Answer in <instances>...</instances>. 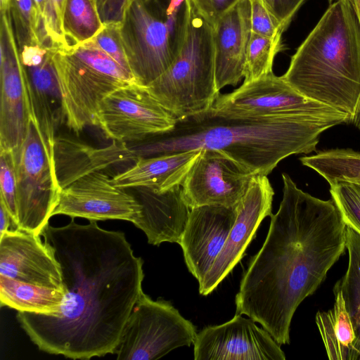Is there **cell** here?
Instances as JSON below:
<instances>
[{"mask_svg": "<svg viewBox=\"0 0 360 360\" xmlns=\"http://www.w3.org/2000/svg\"><path fill=\"white\" fill-rule=\"evenodd\" d=\"M41 236L60 265L65 299L54 315L18 311L20 327L51 354L89 359L114 354L143 292V259L123 232L103 229L97 221L48 224Z\"/></svg>", "mask_w": 360, "mask_h": 360, "instance_id": "6da1fadb", "label": "cell"}, {"mask_svg": "<svg viewBox=\"0 0 360 360\" xmlns=\"http://www.w3.org/2000/svg\"><path fill=\"white\" fill-rule=\"evenodd\" d=\"M283 198L266 240L236 295V314L262 325L280 345L290 343L292 316L346 249V224L333 198L299 188L282 174Z\"/></svg>", "mask_w": 360, "mask_h": 360, "instance_id": "7a4b0ae2", "label": "cell"}, {"mask_svg": "<svg viewBox=\"0 0 360 360\" xmlns=\"http://www.w3.org/2000/svg\"><path fill=\"white\" fill-rule=\"evenodd\" d=\"M347 122L346 113L250 118L218 115L210 109L176 120L172 129L131 148L137 158L216 150L252 174L267 176L285 158L314 151L325 130Z\"/></svg>", "mask_w": 360, "mask_h": 360, "instance_id": "3957f363", "label": "cell"}, {"mask_svg": "<svg viewBox=\"0 0 360 360\" xmlns=\"http://www.w3.org/2000/svg\"><path fill=\"white\" fill-rule=\"evenodd\" d=\"M281 77L302 95L352 120L360 97V22L352 0L328 6Z\"/></svg>", "mask_w": 360, "mask_h": 360, "instance_id": "277c9868", "label": "cell"}, {"mask_svg": "<svg viewBox=\"0 0 360 360\" xmlns=\"http://www.w3.org/2000/svg\"><path fill=\"white\" fill-rule=\"evenodd\" d=\"M190 0H133L120 24L129 69L147 86L174 63L186 40Z\"/></svg>", "mask_w": 360, "mask_h": 360, "instance_id": "5b68a950", "label": "cell"}, {"mask_svg": "<svg viewBox=\"0 0 360 360\" xmlns=\"http://www.w3.org/2000/svg\"><path fill=\"white\" fill-rule=\"evenodd\" d=\"M190 4L189 24L180 53L146 86L176 120L209 110L220 94L215 81L212 26Z\"/></svg>", "mask_w": 360, "mask_h": 360, "instance_id": "8992f818", "label": "cell"}, {"mask_svg": "<svg viewBox=\"0 0 360 360\" xmlns=\"http://www.w3.org/2000/svg\"><path fill=\"white\" fill-rule=\"evenodd\" d=\"M54 64L62 96V119L79 134L96 126L102 100L123 86L137 83L131 72L89 41L57 49Z\"/></svg>", "mask_w": 360, "mask_h": 360, "instance_id": "52a82bcc", "label": "cell"}, {"mask_svg": "<svg viewBox=\"0 0 360 360\" xmlns=\"http://www.w3.org/2000/svg\"><path fill=\"white\" fill-rule=\"evenodd\" d=\"M12 155L18 229L41 236L52 217L62 189L56 174L53 143L44 136L32 112L25 138Z\"/></svg>", "mask_w": 360, "mask_h": 360, "instance_id": "ba28073f", "label": "cell"}, {"mask_svg": "<svg viewBox=\"0 0 360 360\" xmlns=\"http://www.w3.org/2000/svg\"><path fill=\"white\" fill-rule=\"evenodd\" d=\"M197 333L195 326L170 302L153 300L142 292L113 354L117 359H158L174 349L191 346Z\"/></svg>", "mask_w": 360, "mask_h": 360, "instance_id": "9c48e42d", "label": "cell"}, {"mask_svg": "<svg viewBox=\"0 0 360 360\" xmlns=\"http://www.w3.org/2000/svg\"><path fill=\"white\" fill-rule=\"evenodd\" d=\"M176 122V119L150 95L146 86L131 83L102 100L96 126L112 141L139 143L172 129Z\"/></svg>", "mask_w": 360, "mask_h": 360, "instance_id": "30bf717a", "label": "cell"}, {"mask_svg": "<svg viewBox=\"0 0 360 360\" xmlns=\"http://www.w3.org/2000/svg\"><path fill=\"white\" fill-rule=\"evenodd\" d=\"M210 110L224 117L250 118L344 113L305 97L274 72L219 94Z\"/></svg>", "mask_w": 360, "mask_h": 360, "instance_id": "8fae6325", "label": "cell"}, {"mask_svg": "<svg viewBox=\"0 0 360 360\" xmlns=\"http://www.w3.org/2000/svg\"><path fill=\"white\" fill-rule=\"evenodd\" d=\"M1 16L0 150L12 152L25 138L31 107L25 72L8 11Z\"/></svg>", "mask_w": 360, "mask_h": 360, "instance_id": "7c38bea8", "label": "cell"}, {"mask_svg": "<svg viewBox=\"0 0 360 360\" xmlns=\"http://www.w3.org/2000/svg\"><path fill=\"white\" fill-rule=\"evenodd\" d=\"M254 176L224 153L202 149L181 186L190 209L204 205L236 207Z\"/></svg>", "mask_w": 360, "mask_h": 360, "instance_id": "4fadbf2b", "label": "cell"}, {"mask_svg": "<svg viewBox=\"0 0 360 360\" xmlns=\"http://www.w3.org/2000/svg\"><path fill=\"white\" fill-rule=\"evenodd\" d=\"M193 345L195 360L285 359L281 345L269 332L239 314L223 324L204 328Z\"/></svg>", "mask_w": 360, "mask_h": 360, "instance_id": "5bb4252c", "label": "cell"}, {"mask_svg": "<svg viewBox=\"0 0 360 360\" xmlns=\"http://www.w3.org/2000/svg\"><path fill=\"white\" fill-rule=\"evenodd\" d=\"M274 195L267 176L255 175L236 206V219L223 249L199 283L200 295L211 293L243 258L263 219L272 214Z\"/></svg>", "mask_w": 360, "mask_h": 360, "instance_id": "9a60e30c", "label": "cell"}, {"mask_svg": "<svg viewBox=\"0 0 360 360\" xmlns=\"http://www.w3.org/2000/svg\"><path fill=\"white\" fill-rule=\"evenodd\" d=\"M140 212V205L133 194L114 185L102 172L87 174L60 191L52 216L64 214L89 221L120 219L132 223Z\"/></svg>", "mask_w": 360, "mask_h": 360, "instance_id": "2e32d148", "label": "cell"}, {"mask_svg": "<svg viewBox=\"0 0 360 360\" xmlns=\"http://www.w3.org/2000/svg\"><path fill=\"white\" fill-rule=\"evenodd\" d=\"M0 275L65 292L60 265L52 247L40 235L18 229L0 236Z\"/></svg>", "mask_w": 360, "mask_h": 360, "instance_id": "e0dca14e", "label": "cell"}, {"mask_svg": "<svg viewBox=\"0 0 360 360\" xmlns=\"http://www.w3.org/2000/svg\"><path fill=\"white\" fill-rule=\"evenodd\" d=\"M236 206L204 205L191 209L179 245L186 266L198 283L226 243L236 219Z\"/></svg>", "mask_w": 360, "mask_h": 360, "instance_id": "ac0fdd59", "label": "cell"}, {"mask_svg": "<svg viewBox=\"0 0 360 360\" xmlns=\"http://www.w3.org/2000/svg\"><path fill=\"white\" fill-rule=\"evenodd\" d=\"M57 49L40 44L18 49L25 70L32 114L44 134L52 143L62 119V96L54 64Z\"/></svg>", "mask_w": 360, "mask_h": 360, "instance_id": "d6986e66", "label": "cell"}, {"mask_svg": "<svg viewBox=\"0 0 360 360\" xmlns=\"http://www.w3.org/2000/svg\"><path fill=\"white\" fill-rule=\"evenodd\" d=\"M214 72L219 91L236 86L244 77L252 34L250 0H240L212 27Z\"/></svg>", "mask_w": 360, "mask_h": 360, "instance_id": "ffe728a7", "label": "cell"}, {"mask_svg": "<svg viewBox=\"0 0 360 360\" xmlns=\"http://www.w3.org/2000/svg\"><path fill=\"white\" fill-rule=\"evenodd\" d=\"M134 189L133 195L140 205V212L133 224L145 233L148 243L180 244L191 211L181 186L161 192L147 187Z\"/></svg>", "mask_w": 360, "mask_h": 360, "instance_id": "44dd1931", "label": "cell"}, {"mask_svg": "<svg viewBox=\"0 0 360 360\" xmlns=\"http://www.w3.org/2000/svg\"><path fill=\"white\" fill-rule=\"evenodd\" d=\"M136 159L131 147L116 141L102 148L68 136H56L53 141L55 170L61 189L87 174Z\"/></svg>", "mask_w": 360, "mask_h": 360, "instance_id": "7402d4cb", "label": "cell"}, {"mask_svg": "<svg viewBox=\"0 0 360 360\" xmlns=\"http://www.w3.org/2000/svg\"><path fill=\"white\" fill-rule=\"evenodd\" d=\"M201 150L138 158L134 165L112 177L115 186L126 189L147 187L165 191L181 186Z\"/></svg>", "mask_w": 360, "mask_h": 360, "instance_id": "603a6c76", "label": "cell"}, {"mask_svg": "<svg viewBox=\"0 0 360 360\" xmlns=\"http://www.w3.org/2000/svg\"><path fill=\"white\" fill-rule=\"evenodd\" d=\"M333 292V307L327 311H318L316 315V323L328 357L330 360H360V342L336 284Z\"/></svg>", "mask_w": 360, "mask_h": 360, "instance_id": "cb8c5ba5", "label": "cell"}, {"mask_svg": "<svg viewBox=\"0 0 360 360\" xmlns=\"http://www.w3.org/2000/svg\"><path fill=\"white\" fill-rule=\"evenodd\" d=\"M65 292L0 275V303L18 311L54 315L64 302Z\"/></svg>", "mask_w": 360, "mask_h": 360, "instance_id": "d4e9b609", "label": "cell"}, {"mask_svg": "<svg viewBox=\"0 0 360 360\" xmlns=\"http://www.w3.org/2000/svg\"><path fill=\"white\" fill-rule=\"evenodd\" d=\"M300 161L322 177L330 186L341 181L360 184V152L350 148H336L303 156Z\"/></svg>", "mask_w": 360, "mask_h": 360, "instance_id": "484cf974", "label": "cell"}, {"mask_svg": "<svg viewBox=\"0 0 360 360\" xmlns=\"http://www.w3.org/2000/svg\"><path fill=\"white\" fill-rule=\"evenodd\" d=\"M104 27L94 0H67L63 30L68 49L89 41Z\"/></svg>", "mask_w": 360, "mask_h": 360, "instance_id": "4316f807", "label": "cell"}, {"mask_svg": "<svg viewBox=\"0 0 360 360\" xmlns=\"http://www.w3.org/2000/svg\"><path fill=\"white\" fill-rule=\"evenodd\" d=\"M8 11L18 49L36 44L55 48L34 0H11Z\"/></svg>", "mask_w": 360, "mask_h": 360, "instance_id": "83f0119b", "label": "cell"}, {"mask_svg": "<svg viewBox=\"0 0 360 360\" xmlns=\"http://www.w3.org/2000/svg\"><path fill=\"white\" fill-rule=\"evenodd\" d=\"M346 248L349 252L348 267L344 276L335 284L341 290L360 342V235L348 226H346Z\"/></svg>", "mask_w": 360, "mask_h": 360, "instance_id": "f1b7e54d", "label": "cell"}, {"mask_svg": "<svg viewBox=\"0 0 360 360\" xmlns=\"http://www.w3.org/2000/svg\"><path fill=\"white\" fill-rule=\"evenodd\" d=\"M281 36L264 37L252 32L248 49L243 83L273 73L275 56L282 50Z\"/></svg>", "mask_w": 360, "mask_h": 360, "instance_id": "f546056e", "label": "cell"}, {"mask_svg": "<svg viewBox=\"0 0 360 360\" xmlns=\"http://www.w3.org/2000/svg\"><path fill=\"white\" fill-rule=\"evenodd\" d=\"M330 193L345 224L360 235V184L338 182L330 186Z\"/></svg>", "mask_w": 360, "mask_h": 360, "instance_id": "4dcf8cb0", "label": "cell"}, {"mask_svg": "<svg viewBox=\"0 0 360 360\" xmlns=\"http://www.w3.org/2000/svg\"><path fill=\"white\" fill-rule=\"evenodd\" d=\"M0 200L18 229L16 179L12 152L0 150Z\"/></svg>", "mask_w": 360, "mask_h": 360, "instance_id": "1f68e13d", "label": "cell"}, {"mask_svg": "<svg viewBox=\"0 0 360 360\" xmlns=\"http://www.w3.org/2000/svg\"><path fill=\"white\" fill-rule=\"evenodd\" d=\"M67 0H46L43 13L45 29L53 46L60 50L68 46L63 30V16Z\"/></svg>", "mask_w": 360, "mask_h": 360, "instance_id": "d6a6232c", "label": "cell"}, {"mask_svg": "<svg viewBox=\"0 0 360 360\" xmlns=\"http://www.w3.org/2000/svg\"><path fill=\"white\" fill-rule=\"evenodd\" d=\"M119 26L120 25H104L103 29L88 41L101 49L122 67L131 72L122 45Z\"/></svg>", "mask_w": 360, "mask_h": 360, "instance_id": "836d02e7", "label": "cell"}, {"mask_svg": "<svg viewBox=\"0 0 360 360\" xmlns=\"http://www.w3.org/2000/svg\"><path fill=\"white\" fill-rule=\"evenodd\" d=\"M252 32L269 37L282 35L285 30L271 14L263 0H250Z\"/></svg>", "mask_w": 360, "mask_h": 360, "instance_id": "e575fe53", "label": "cell"}, {"mask_svg": "<svg viewBox=\"0 0 360 360\" xmlns=\"http://www.w3.org/2000/svg\"><path fill=\"white\" fill-rule=\"evenodd\" d=\"M240 0H190L202 17L212 27Z\"/></svg>", "mask_w": 360, "mask_h": 360, "instance_id": "d590c367", "label": "cell"}, {"mask_svg": "<svg viewBox=\"0 0 360 360\" xmlns=\"http://www.w3.org/2000/svg\"><path fill=\"white\" fill-rule=\"evenodd\" d=\"M133 0H94L104 25H120L125 11Z\"/></svg>", "mask_w": 360, "mask_h": 360, "instance_id": "8d00e7d4", "label": "cell"}, {"mask_svg": "<svg viewBox=\"0 0 360 360\" xmlns=\"http://www.w3.org/2000/svg\"><path fill=\"white\" fill-rule=\"evenodd\" d=\"M306 0H263L269 11L285 30Z\"/></svg>", "mask_w": 360, "mask_h": 360, "instance_id": "74e56055", "label": "cell"}, {"mask_svg": "<svg viewBox=\"0 0 360 360\" xmlns=\"http://www.w3.org/2000/svg\"><path fill=\"white\" fill-rule=\"evenodd\" d=\"M11 224L13 225L15 229H17L5 205L0 200V236L9 230Z\"/></svg>", "mask_w": 360, "mask_h": 360, "instance_id": "f35d334b", "label": "cell"}, {"mask_svg": "<svg viewBox=\"0 0 360 360\" xmlns=\"http://www.w3.org/2000/svg\"><path fill=\"white\" fill-rule=\"evenodd\" d=\"M351 122L360 130V97Z\"/></svg>", "mask_w": 360, "mask_h": 360, "instance_id": "ab89813d", "label": "cell"}, {"mask_svg": "<svg viewBox=\"0 0 360 360\" xmlns=\"http://www.w3.org/2000/svg\"><path fill=\"white\" fill-rule=\"evenodd\" d=\"M11 0H0L1 13L7 12L9 9Z\"/></svg>", "mask_w": 360, "mask_h": 360, "instance_id": "60d3db41", "label": "cell"}, {"mask_svg": "<svg viewBox=\"0 0 360 360\" xmlns=\"http://www.w3.org/2000/svg\"><path fill=\"white\" fill-rule=\"evenodd\" d=\"M352 1L355 7L356 12L360 22V0H352Z\"/></svg>", "mask_w": 360, "mask_h": 360, "instance_id": "b9f144b4", "label": "cell"}]
</instances>
